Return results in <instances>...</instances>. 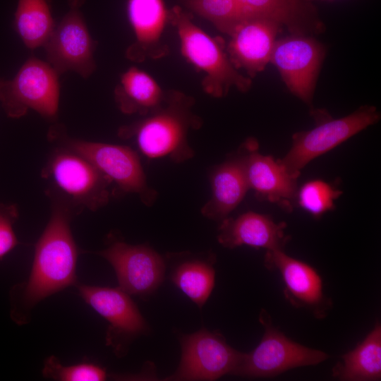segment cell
<instances>
[{
  "instance_id": "1",
  "label": "cell",
  "mask_w": 381,
  "mask_h": 381,
  "mask_svg": "<svg viewBox=\"0 0 381 381\" xmlns=\"http://www.w3.org/2000/svg\"><path fill=\"white\" fill-rule=\"evenodd\" d=\"M67 205L54 204L51 217L35 246L30 274L13 294V315L25 322L32 308L46 297L76 284L78 248Z\"/></svg>"
},
{
  "instance_id": "8",
  "label": "cell",
  "mask_w": 381,
  "mask_h": 381,
  "mask_svg": "<svg viewBox=\"0 0 381 381\" xmlns=\"http://www.w3.org/2000/svg\"><path fill=\"white\" fill-rule=\"evenodd\" d=\"M327 53L313 35L291 34L276 40L270 63L289 91L312 106L318 78Z\"/></svg>"
},
{
  "instance_id": "11",
  "label": "cell",
  "mask_w": 381,
  "mask_h": 381,
  "mask_svg": "<svg viewBox=\"0 0 381 381\" xmlns=\"http://www.w3.org/2000/svg\"><path fill=\"white\" fill-rule=\"evenodd\" d=\"M83 300L109 323L107 343L122 355L133 339L144 334L147 323L129 294L119 288L78 286Z\"/></svg>"
},
{
  "instance_id": "24",
  "label": "cell",
  "mask_w": 381,
  "mask_h": 381,
  "mask_svg": "<svg viewBox=\"0 0 381 381\" xmlns=\"http://www.w3.org/2000/svg\"><path fill=\"white\" fill-rule=\"evenodd\" d=\"M170 277L183 294L202 308L214 288L215 271L212 262L193 258L176 266Z\"/></svg>"
},
{
  "instance_id": "14",
  "label": "cell",
  "mask_w": 381,
  "mask_h": 381,
  "mask_svg": "<svg viewBox=\"0 0 381 381\" xmlns=\"http://www.w3.org/2000/svg\"><path fill=\"white\" fill-rule=\"evenodd\" d=\"M265 266L277 271L284 284V295L292 306L310 310L322 318L332 306L323 291L322 279L310 265L292 258L283 249L267 250Z\"/></svg>"
},
{
  "instance_id": "27",
  "label": "cell",
  "mask_w": 381,
  "mask_h": 381,
  "mask_svg": "<svg viewBox=\"0 0 381 381\" xmlns=\"http://www.w3.org/2000/svg\"><path fill=\"white\" fill-rule=\"evenodd\" d=\"M42 374L44 377L59 381H102L107 378L106 370L97 365L83 363L63 365L55 356L45 361Z\"/></svg>"
},
{
  "instance_id": "17",
  "label": "cell",
  "mask_w": 381,
  "mask_h": 381,
  "mask_svg": "<svg viewBox=\"0 0 381 381\" xmlns=\"http://www.w3.org/2000/svg\"><path fill=\"white\" fill-rule=\"evenodd\" d=\"M127 12L135 42L127 49V57L134 61L159 59L168 53L161 37L169 11L163 0H128Z\"/></svg>"
},
{
  "instance_id": "3",
  "label": "cell",
  "mask_w": 381,
  "mask_h": 381,
  "mask_svg": "<svg viewBox=\"0 0 381 381\" xmlns=\"http://www.w3.org/2000/svg\"><path fill=\"white\" fill-rule=\"evenodd\" d=\"M169 20L176 28L182 55L205 73L202 85L207 94L220 98L233 87L242 92L250 89L252 79L237 71L219 40L198 27L188 13L175 6Z\"/></svg>"
},
{
  "instance_id": "28",
  "label": "cell",
  "mask_w": 381,
  "mask_h": 381,
  "mask_svg": "<svg viewBox=\"0 0 381 381\" xmlns=\"http://www.w3.org/2000/svg\"><path fill=\"white\" fill-rule=\"evenodd\" d=\"M18 214L15 205L0 203V260L18 244L13 229Z\"/></svg>"
},
{
  "instance_id": "5",
  "label": "cell",
  "mask_w": 381,
  "mask_h": 381,
  "mask_svg": "<svg viewBox=\"0 0 381 381\" xmlns=\"http://www.w3.org/2000/svg\"><path fill=\"white\" fill-rule=\"evenodd\" d=\"M58 74L49 63L28 59L0 89V102L6 115L20 118L32 109L44 117H55L60 97Z\"/></svg>"
},
{
  "instance_id": "16",
  "label": "cell",
  "mask_w": 381,
  "mask_h": 381,
  "mask_svg": "<svg viewBox=\"0 0 381 381\" xmlns=\"http://www.w3.org/2000/svg\"><path fill=\"white\" fill-rule=\"evenodd\" d=\"M243 147L249 188L260 198L289 207L296 196L298 177L291 174L279 161L260 154L255 140H247Z\"/></svg>"
},
{
  "instance_id": "22",
  "label": "cell",
  "mask_w": 381,
  "mask_h": 381,
  "mask_svg": "<svg viewBox=\"0 0 381 381\" xmlns=\"http://www.w3.org/2000/svg\"><path fill=\"white\" fill-rule=\"evenodd\" d=\"M114 95L117 106L123 113L145 116L161 104L165 92L152 76L131 67L121 75Z\"/></svg>"
},
{
  "instance_id": "19",
  "label": "cell",
  "mask_w": 381,
  "mask_h": 381,
  "mask_svg": "<svg viewBox=\"0 0 381 381\" xmlns=\"http://www.w3.org/2000/svg\"><path fill=\"white\" fill-rule=\"evenodd\" d=\"M245 18L264 17L278 22L291 34L315 35L325 30L316 7L306 0H237Z\"/></svg>"
},
{
  "instance_id": "20",
  "label": "cell",
  "mask_w": 381,
  "mask_h": 381,
  "mask_svg": "<svg viewBox=\"0 0 381 381\" xmlns=\"http://www.w3.org/2000/svg\"><path fill=\"white\" fill-rule=\"evenodd\" d=\"M212 195L201 209L210 219L222 221L240 204L250 189L244 166V152L217 166L211 172Z\"/></svg>"
},
{
  "instance_id": "26",
  "label": "cell",
  "mask_w": 381,
  "mask_h": 381,
  "mask_svg": "<svg viewBox=\"0 0 381 381\" xmlns=\"http://www.w3.org/2000/svg\"><path fill=\"white\" fill-rule=\"evenodd\" d=\"M341 192L321 180H313L303 184L296 196L301 207L314 217H320L334 207V200Z\"/></svg>"
},
{
  "instance_id": "29",
  "label": "cell",
  "mask_w": 381,
  "mask_h": 381,
  "mask_svg": "<svg viewBox=\"0 0 381 381\" xmlns=\"http://www.w3.org/2000/svg\"><path fill=\"white\" fill-rule=\"evenodd\" d=\"M4 81L5 80L4 79L0 78V89L1 88L2 85H4Z\"/></svg>"
},
{
  "instance_id": "23",
  "label": "cell",
  "mask_w": 381,
  "mask_h": 381,
  "mask_svg": "<svg viewBox=\"0 0 381 381\" xmlns=\"http://www.w3.org/2000/svg\"><path fill=\"white\" fill-rule=\"evenodd\" d=\"M14 25L24 44L31 49L44 45L55 26L47 0H18Z\"/></svg>"
},
{
  "instance_id": "4",
  "label": "cell",
  "mask_w": 381,
  "mask_h": 381,
  "mask_svg": "<svg viewBox=\"0 0 381 381\" xmlns=\"http://www.w3.org/2000/svg\"><path fill=\"white\" fill-rule=\"evenodd\" d=\"M259 320L265 330L262 338L254 350L243 353L235 375L272 377L290 369L319 364L329 357L288 338L273 325L266 310H262Z\"/></svg>"
},
{
  "instance_id": "25",
  "label": "cell",
  "mask_w": 381,
  "mask_h": 381,
  "mask_svg": "<svg viewBox=\"0 0 381 381\" xmlns=\"http://www.w3.org/2000/svg\"><path fill=\"white\" fill-rule=\"evenodd\" d=\"M183 4L228 35L245 18L237 0H183Z\"/></svg>"
},
{
  "instance_id": "15",
  "label": "cell",
  "mask_w": 381,
  "mask_h": 381,
  "mask_svg": "<svg viewBox=\"0 0 381 381\" xmlns=\"http://www.w3.org/2000/svg\"><path fill=\"white\" fill-rule=\"evenodd\" d=\"M278 22L264 17L246 18L229 35V58L252 78L262 72L270 61L278 32Z\"/></svg>"
},
{
  "instance_id": "10",
  "label": "cell",
  "mask_w": 381,
  "mask_h": 381,
  "mask_svg": "<svg viewBox=\"0 0 381 381\" xmlns=\"http://www.w3.org/2000/svg\"><path fill=\"white\" fill-rule=\"evenodd\" d=\"M65 147L92 163L123 191L135 193L147 206L157 198L149 187L138 154L127 146L62 138Z\"/></svg>"
},
{
  "instance_id": "13",
  "label": "cell",
  "mask_w": 381,
  "mask_h": 381,
  "mask_svg": "<svg viewBox=\"0 0 381 381\" xmlns=\"http://www.w3.org/2000/svg\"><path fill=\"white\" fill-rule=\"evenodd\" d=\"M98 255L111 264L119 288L128 294L145 296L155 291L163 281L164 260L147 245L115 241Z\"/></svg>"
},
{
  "instance_id": "12",
  "label": "cell",
  "mask_w": 381,
  "mask_h": 381,
  "mask_svg": "<svg viewBox=\"0 0 381 381\" xmlns=\"http://www.w3.org/2000/svg\"><path fill=\"white\" fill-rule=\"evenodd\" d=\"M49 64L58 73L89 77L95 69L94 42L76 4L54 26L44 44Z\"/></svg>"
},
{
  "instance_id": "21",
  "label": "cell",
  "mask_w": 381,
  "mask_h": 381,
  "mask_svg": "<svg viewBox=\"0 0 381 381\" xmlns=\"http://www.w3.org/2000/svg\"><path fill=\"white\" fill-rule=\"evenodd\" d=\"M332 375L344 381H375L381 378V325L374 328L353 349L341 356Z\"/></svg>"
},
{
  "instance_id": "9",
  "label": "cell",
  "mask_w": 381,
  "mask_h": 381,
  "mask_svg": "<svg viewBox=\"0 0 381 381\" xmlns=\"http://www.w3.org/2000/svg\"><path fill=\"white\" fill-rule=\"evenodd\" d=\"M181 358L169 380H214L229 373L234 374L243 353L226 341L219 333L200 329L180 338Z\"/></svg>"
},
{
  "instance_id": "2",
  "label": "cell",
  "mask_w": 381,
  "mask_h": 381,
  "mask_svg": "<svg viewBox=\"0 0 381 381\" xmlns=\"http://www.w3.org/2000/svg\"><path fill=\"white\" fill-rule=\"evenodd\" d=\"M194 100L183 92H165L161 104L138 122L121 127L119 135L134 138L139 150L147 158L169 157L176 163L192 158L194 152L188 143L190 128L202 125L192 111Z\"/></svg>"
},
{
  "instance_id": "30",
  "label": "cell",
  "mask_w": 381,
  "mask_h": 381,
  "mask_svg": "<svg viewBox=\"0 0 381 381\" xmlns=\"http://www.w3.org/2000/svg\"><path fill=\"white\" fill-rule=\"evenodd\" d=\"M306 1H310V2H311V1H313V0H306Z\"/></svg>"
},
{
  "instance_id": "6",
  "label": "cell",
  "mask_w": 381,
  "mask_h": 381,
  "mask_svg": "<svg viewBox=\"0 0 381 381\" xmlns=\"http://www.w3.org/2000/svg\"><path fill=\"white\" fill-rule=\"evenodd\" d=\"M380 119V113L375 107L363 105L346 116L322 120L313 129L293 135L291 147L279 162L298 177L309 162L377 123Z\"/></svg>"
},
{
  "instance_id": "18",
  "label": "cell",
  "mask_w": 381,
  "mask_h": 381,
  "mask_svg": "<svg viewBox=\"0 0 381 381\" xmlns=\"http://www.w3.org/2000/svg\"><path fill=\"white\" fill-rule=\"evenodd\" d=\"M285 228L284 223H276L267 215L248 212L221 221L217 240L222 246L230 249L241 246L267 250L283 249L288 241Z\"/></svg>"
},
{
  "instance_id": "7",
  "label": "cell",
  "mask_w": 381,
  "mask_h": 381,
  "mask_svg": "<svg viewBox=\"0 0 381 381\" xmlns=\"http://www.w3.org/2000/svg\"><path fill=\"white\" fill-rule=\"evenodd\" d=\"M42 176L82 207L95 211L109 200L111 180L89 160L66 147L54 153Z\"/></svg>"
}]
</instances>
